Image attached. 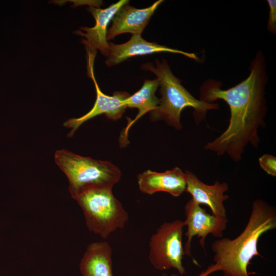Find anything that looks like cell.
Segmentation results:
<instances>
[{"label": "cell", "instance_id": "cell-1", "mask_svg": "<svg viewBox=\"0 0 276 276\" xmlns=\"http://www.w3.org/2000/svg\"><path fill=\"white\" fill-rule=\"evenodd\" d=\"M249 71L246 79L228 89H222L221 82L213 79L205 81L200 88V100L210 103L222 100L228 105L231 113L226 129L204 148L218 155L227 154L235 162L241 160L248 145L258 148V131L265 125V90L268 78L262 51L256 53Z\"/></svg>", "mask_w": 276, "mask_h": 276}, {"label": "cell", "instance_id": "cell-2", "mask_svg": "<svg viewBox=\"0 0 276 276\" xmlns=\"http://www.w3.org/2000/svg\"><path fill=\"white\" fill-rule=\"evenodd\" d=\"M276 228V209L265 200L252 203L248 222L236 238H221L211 245L213 261L223 276H250L247 267L255 256H261L258 245L260 237Z\"/></svg>", "mask_w": 276, "mask_h": 276}, {"label": "cell", "instance_id": "cell-3", "mask_svg": "<svg viewBox=\"0 0 276 276\" xmlns=\"http://www.w3.org/2000/svg\"><path fill=\"white\" fill-rule=\"evenodd\" d=\"M141 68L154 74L160 86L161 98L157 107L150 112L151 121L163 120L180 130L182 128L180 114L186 107L194 109V118L197 124L204 119L209 110L219 108L217 103H207L193 96L173 74L166 59H156L155 65L151 62L143 64Z\"/></svg>", "mask_w": 276, "mask_h": 276}, {"label": "cell", "instance_id": "cell-4", "mask_svg": "<svg viewBox=\"0 0 276 276\" xmlns=\"http://www.w3.org/2000/svg\"><path fill=\"white\" fill-rule=\"evenodd\" d=\"M54 159L68 180L72 198L88 189H112L121 178L120 169L109 161L83 156L65 149L57 150Z\"/></svg>", "mask_w": 276, "mask_h": 276}, {"label": "cell", "instance_id": "cell-5", "mask_svg": "<svg viewBox=\"0 0 276 276\" xmlns=\"http://www.w3.org/2000/svg\"><path fill=\"white\" fill-rule=\"evenodd\" d=\"M73 198L83 211L88 231L103 239L123 228L128 221V213L114 196L112 189H88Z\"/></svg>", "mask_w": 276, "mask_h": 276}, {"label": "cell", "instance_id": "cell-6", "mask_svg": "<svg viewBox=\"0 0 276 276\" xmlns=\"http://www.w3.org/2000/svg\"><path fill=\"white\" fill-rule=\"evenodd\" d=\"M183 221L177 219L162 223L150 237L149 242V260L156 270L171 268L180 276L186 273L182 264L185 255L182 245L185 227Z\"/></svg>", "mask_w": 276, "mask_h": 276}, {"label": "cell", "instance_id": "cell-7", "mask_svg": "<svg viewBox=\"0 0 276 276\" xmlns=\"http://www.w3.org/2000/svg\"><path fill=\"white\" fill-rule=\"evenodd\" d=\"M87 54V75L94 81L96 91V99L92 108L83 116L71 118L63 123V126L71 129L67 135L72 137L75 132L84 123L100 114H105L109 119L116 121L121 119L127 106L126 100L130 94L126 91H114L112 96L104 94L100 89L94 73V63L96 55Z\"/></svg>", "mask_w": 276, "mask_h": 276}, {"label": "cell", "instance_id": "cell-8", "mask_svg": "<svg viewBox=\"0 0 276 276\" xmlns=\"http://www.w3.org/2000/svg\"><path fill=\"white\" fill-rule=\"evenodd\" d=\"M187 226L185 236L187 240L183 246L185 255L191 257V242L195 236L199 238V244L205 250V240L209 235L214 237L222 238L223 232L228 223L227 218L216 216L208 213L205 209L195 202L192 198L186 204L185 208Z\"/></svg>", "mask_w": 276, "mask_h": 276}, {"label": "cell", "instance_id": "cell-9", "mask_svg": "<svg viewBox=\"0 0 276 276\" xmlns=\"http://www.w3.org/2000/svg\"><path fill=\"white\" fill-rule=\"evenodd\" d=\"M160 52L179 54L195 61L200 60L194 53L171 48L156 42L147 41L142 37L141 35H132L131 38L124 43L117 44L111 42L108 43L105 63L110 67L119 64L133 56Z\"/></svg>", "mask_w": 276, "mask_h": 276}, {"label": "cell", "instance_id": "cell-10", "mask_svg": "<svg viewBox=\"0 0 276 276\" xmlns=\"http://www.w3.org/2000/svg\"><path fill=\"white\" fill-rule=\"evenodd\" d=\"M128 3V0H120L105 9L94 6L88 8L95 19V25L90 28L80 27L76 31V34L84 38L82 43L85 45L86 52L96 53L98 50L106 56L109 43L107 40L108 25L118 10Z\"/></svg>", "mask_w": 276, "mask_h": 276}, {"label": "cell", "instance_id": "cell-11", "mask_svg": "<svg viewBox=\"0 0 276 276\" xmlns=\"http://www.w3.org/2000/svg\"><path fill=\"white\" fill-rule=\"evenodd\" d=\"M185 173L187 180L186 191L191 195L192 199L200 205L208 206L214 215L226 218L224 202L229 197L225 194L229 189L228 184L216 181L213 185H207L193 172L186 170Z\"/></svg>", "mask_w": 276, "mask_h": 276}, {"label": "cell", "instance_id": "cell-12", "mask_svg": "<svg viewBox=\"0 0 276 276\" xmlns=\"http://www.w3.org/2000/svg\"><path fill=\"white\" fill-rule=\"evenodd\" d=\"M163 2L158 0L150 6L137 9L129 5L122 6L111 19L112 25L108 30L107 40L125 33L141 35L158 7Z\"/></svg>", "mask_w": 276, "mask_h": 276}, {"label": "cell", "instance_id": "cell-13", "mask_svg": "<svg viewBox=\"0 0 276 276\" xmlns=\"http://www.w3.org/2000/svg\"><path fill=\"white\" fill-rule=\"evenodd\" d=\"M137 180L141 192L148 195L164 192L178 197L186 190L185 173L178 167L163 172L147 170L137 175Z\"/></svg>", "mask_w": 276, "mask_h": 276}, {"label": "cell", "instance_id": "cell-14", "mask_svg": "<svg viewBox=\"0 0 276 276\" xmlns=\"http://www.w3.org/2000/svg\"><path fill=\"white\" fill-rule=\"evenodd\" d=\"M112 248L105 241L88 245L79 264L82 276H113Z\"/></svg>", "mask_w": 276, "mask_h": 276}, {"label": "cell", "instance_id": "cell-15", "mask_svg": "<svg viewBox=\"0 0 276 276\" xmlns=\"http://www.w3.org/2000/svg\"><path fill=\"white\" fill-rule=\"evenodd\" d=\"M159 86L157 79H146L141 88L126 100L127 108H135L139 110L133 120L128 118V122L120 136V143L122 147L129 143L127 135L130 128L135 122L147 112L155 110L159 103V99L155 96V92Z\"/></svg>", "mask_w": 276, "mask_h": 276}, {"label": "cell", "instance_id": "cell-16", "mask_svg": "<svg viewBox=\"0 0 276 276\" xmlns=\"http://www.w3.org/2000/svg\"><path fill=\"white\" fill-rule=\"evenodd\" d=\"M261 168L268 175L276 176V157L272 155L265 154L259 158Z\"/></svg>", "mask_w": 276, "mask_h": 276}, {"label": "cell", "instance_id": "cell-17", "mask_svg": "<svg viewBox=\"0 0 276 276\" xmlns=\"http://www.w3.org/2000/svg\"><path fill=\"white\" fill-rule=\"evenodd\" d=\"M269 11L267 28L271 33L276 34V1L267 0Z\"/></svg>", "mask_w": 276, "mask_h": 276}, {"label": "cell", "instance_id": "cell-18", "mask_svg": "<svg viewBox=\"0 0 276 276\" xmlns=\"http://www.w3.org/2000/svg\"><path fill=\"white\" fill-rule=\"evenodd\" d=\"M218 271V268L215 264H212L209 266L208 268L202 271L197 276H209L210 274L215 271ZM170 276H180L178 274L172 273Z\"/></svg>", "mask_w": 276, "mask_h": 276}, {"label": "cell", "instance_id": "cell-19", "mask_svg": "<svg viewBox=\"0 0 276 276\" xmlns=\"http://www.w3.org/2000/svg\"><path fill=\"white\" fill-rule=\"evenodd\" d=\"M162 276H168V274L166 273H164L163 274H162Z\"/></svg>", "mask_w": 276, "mask_h": 276}]
</instances>
